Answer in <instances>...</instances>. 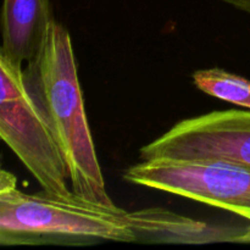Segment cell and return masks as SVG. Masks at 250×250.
Segmentation results:
<instances>
[{"label": "cell", "mask_w": 250, "mask_h": 250, "mask_svg": "<svg viewBox=\"0 0 250 250\" xmlns=\"http://www.w3.org/2000/svg\"><path fill=\"white\" fill-rule=\"evenodd\" d=\"M0 137L43 192L63 198L75 194L60 146L27 87L23 67L1 55Z\"/></svg>", "instance_id": "cell-3"}, {"label": "cell", "mask_w": 250, "mask_h": 250, "mask_svg": "<svg viewBox=\"0 0 250 250\" xmlns=\"http://www.w3.org/2000/svg\"><path fill=\"white\" fill-rule=\"evenodd\" d=\"M139 158L224 161L250 168V109L211 111L182 120L142 146Z\"/></svg>", "instance_id": "cell-5"}, {"label": "cell", "mask_w": 250, "mask_h": 250, "mask_svg": "<svg viewBox=\"0 0 250 250\" xmlns=\"http://www.w3.org/2000/svg\"><path fill=\"white\" fill-rule=\"evenodd\" d=\"M54 20L49 0H4L0 55L23 67L38 55Z\"/></svg>", "instance_id": "cell-6"}, {"label": "cell", "mask_w": 250, "mask_h": 250, "mask_svg": "<svg viewBox=\"0 0 250 250\" xmlns=\"http://www.w3.org/2000/svg\"><path fill=\"white\" fill-rule=\"evenodd\" d=\"M195 87L210 97L250 109V81L221 68H208L193 73Z\"/></svg>", "instance_id": "cell-8"}, {"label": "cell", "mask_w": 250, "mask_h": 250, "mask_svg": "<svg viewBox=\"0 0 250 250\" xmlns=\"http://www.w3.org/2000/svg\"><path fill=\"white\" fill-rule=\"evenodd\" d=\"M100 242H137L128 211L73 194L54 197L45 192L27 194L16 177L0 173V244L15 246H90Z\"/></svg>", "instance_id": "cell-2"}, {"label": "cell", "mask_w": 250, "mask_h": 250, "mask_svg": "<svg viewBox=\"0 0 250 250\" xmlns=\"http://www.w3.org/2000/svg\"><path fill=\"white\" fill-rule=\"evenodd\" d=\"M137 242L200 244L210 242H243L244 229L210 226L167 210L146 209L128 212Z\"/></svg>", "instance_id": "cell-7"}, {"label": "cell", "mask_w": 250, "mask_h": 250, "mask_svg": "<svg viewBox=\"0 0 250 250\" xmlns=\"http://www.w3.org/2000/svg\"><path fill=\"white\" fill-rule=\"evenodd\" d=\"M24 80L61 149L71 189L78 197L116 205L107 193L88 124L70 32L54 20Z\"/></svg>", "instance_id": "cell-1"}, {"label": "cell", "mask_w": 250, "mask_h": 250, "mask_svg": "<svg viewBox=\"0 0 250 250\" xmlns=\"http://www.w3.org/2000/svg\"><path fill=\"white\" fill-rule=\"evenodd\" d=\"M132 185L233 212L250 222V168L224 161L149 160L129 166Z\"/></svg>", "instance_id": "cell-4"}, {"label": "cell", "mask_w": 250, "mask_h": 250, "mask_svg": "<svg viewBox=\"0 0 250 250\" xmlns=\"http://www.w3.org/2000/svg\"><path fill=\"white\" fill-rule=\"evenodd\" d=\"M222 1L239 11L250 15V0H222Z\"/></svg>", "instance_id": "cell-9"}]
</instances>
